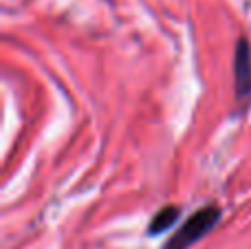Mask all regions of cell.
Returning <instances> with one entry per match:
<instances>
[{"instance_id":"6da1fadb","label":"cell","mask_w":251,"mask_h":249,"mask_svg":"<svg viewBox=\"0 0 251 249\" xmlns=\"http://www.w3.org/2000/svg\"><path fill=\"white\" fill-rule=\"evenodd\" d=\"M218 221V210L216 207H205V210L196 212L185 225L176 232V236L168 243L165 249H187L192 243H196L199 238H203L209 229L214 227V223Z\"/></svg>"},{"instance_id":"3957f363","label":"cell","mask_w":251,"mask_h":249,"mask_svg":"<svg viewBox=\"0 0 251 249\" xmlns=\"http://www.w3.org/2000/svg\"><path fill=\"white\" fill-rule=\"evenodd\" d=\"M176 216H178V210H176V207H165V210H161L159 214L154 216V221H152L150 232L156 234V232H163V229H168L170 225L176 221Z\"/></svg>"},{"instance_id":"7a4b0ae2","label":"cell","mask_w":251,"mask_h":249,"mask_svg":"<svg viewBox=\"0 0 251 249\" xmlns=\"http://www.w3.org/2000/svg\"><path fill=\"white\" fill-rule=\"evenodd\" d=\"M236 71H238V75H236V79H238V95L243 97L251 88V57H249V49L245 51V42H240V47H238Z\"/></svg>"}]
</instances>
